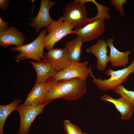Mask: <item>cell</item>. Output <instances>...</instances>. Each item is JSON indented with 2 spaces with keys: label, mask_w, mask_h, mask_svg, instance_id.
Instances as JSON below:
<instances>
[{
  "label": "cell",
  "mask_w": 134,
  "mask_h": 134,
  "mask_svg": "<svg viewBox=\"0 0 134 134\" xmlns=\"http://www.w3.org/2000/svg\"><path fill=\"white\" fill-rule=\"evenodd\" d=\"M47 87L46 82L35 83L27 95L23 104L25 105H38L42 103Z\"/></svg>",
  "instance_id": "2e32d148"
},
{
  "label": "cell",
  "mask_w": 134,
  "mask_h": 134,
  "mask_svg": "<svg viewBox=\"0 0 134 134\" xmlns=\"http://www.w3.org/2000/svg\"><path fill=\"white\" fill-rule=\"evenodd\" d=\"M56 4L55 1L41 0L37 14L32 18V21L28 25L32 28H35V31L37 33L40 31L42 28L47 27L54 21L50 16L49 10Z\"/></svg>",
  "instance_id": "ba28073f"
},
{
  "label": "cell",
  "mask_w": 134,
  "mask_h": 134,
  "mask_svg": "<svg viewBox=\"0 0 134 134\" xmlns=\"http://www.w3.org/2000/svg\"><path fill=\"white\" fill-rule=\"evenodd\" d=\"M49 102L38 105H19L17 108L20 120L19 128L16 134H28L31 126L36 117L43 112Z\"/></svg>",
  "instance_id": "8992f818"
},
{
  "label": "cell",
  "mask_w": 134,
  "mask_h": 134,
  "mask_svg": "<svg viewBox=\"0 0 134 134\" xmlns=\"http://www.w3.org/2000/svg\"><path fill=\"white\" fill-rule=\"evenodd\" d=\"M46 82L47 87L43 103L59 98L75 101L82 97L87 91L86 80L75 78L55 81L51 77Z\"/></svg>",
  "instance_id": "6da1fadb"
},
{
  "label": "cell",
  "mask_w": 134,
  "mask_h": 134,
  "mask_svg": "<svg viewBox=\"0 0 134 134\" xmlns=\"http://www.w3.org/2000/svg\"><path fill=\"white\" fill-rule=\"evenodd\" d=\"M45 60L58 71H61L70 64L67 51L64 48H53L44 55Z\"/></svg>",
  "instance_id": "30bf717a"
},
{
  "label": "cell",
  "mask_w": 134,
  "mask_h": 134,
  "mask_svg": "<svg viewBox=\"0 0 134 134\" xmlns=\"http://www.w3.org/2000/svg\"><path fill=\"white\" fill-rule=\"evenodd\" d=\"M107 46L106 41L105 40L99 39L96 43L86 50L87 53L93 54L97 58L96 67L100 71L105 69L107 63L109 62Z\"/></svg>",
  "instance_id": "8fae6325"
},
{
  "label": "cell",
  "mask_w": 134,
  "mask_h": 134,
  "mask_svg": "<svg viewBox=\"0 0 134 134\" xmlns=\"http://www.w3.org/2000/svg\"><path fill=\"white\" fill-rule=\"evenodd\" d=\"M73 26L65 20L63 16L54 21L47 27L46 34L44 40L45 47L49 51L54 48L55 44L66 35L74 33Z\"/></svg>",
  "instance_id": "277c9868"
},
{
  "label": "cell",
  "mask_w": 134,
  "mask_h": 134,
  "mask_svg": "<svg viewBox=\"0 0 134 134\" xmlns=\"http://www.w3.org/2000/svg\"><path fill=\"white\" fill-rule=\"evenodd\" d=\"M105 28L104 20L101 19L89 23L81 28L74 31V33L82 38L83 43L91 41L101 36Z\"/></svg>",
  "instance_id": "9c48e42d"
},
{
  "label": "cell",
  "mask_w": 134,
  "mask_h": 134,
  "mask_svg": "<svg viewBox=\"0 0 134 134\" xmlns=\"http://www.w3.org/2000/svg\"><path fill=\"white\" fill-rule=\"evenodd\" d=\"M82 134H87V133L85 132H83L82 133Z\"/></svg>",
  "instance_id": "d4e9b609"
},
{
  "label": "cell",
  "mask_w": 134,
  "mask_h": 134,
  "mask_svg": "<svg viewBox=\"0 0 134 134\" xmlns=\"http://www.w3.org/2000/svg\"><path fill=\"white\" fill-rule=\"evenodd\" d=\"M10 1L9 0H0V8L4 10L7 9L9 7V4Z\"/></svg>",
  "instance_id": "cb8c5ba5"
},
{
  "label": "cell",
  "mask_w": 134,
  "mask_h": 134,
  "mask_svg": "<svg viewBox=\"0 0 134 134\" xmlns=\"http://www.w3.org/2000/svg\"><path fill=\"white\" fill-rule=\"evenodd\" d=\"M82 1L85 3L88 2H92L95 5L97 9V13L95 17L89 18L88 23L98 19H103L109 20L110 19V17L108 13L110 10L109 8L100 4L93 0H82Z\"/></svg>",
  "instance_id": "d6986e66"
},
{
  "label": "cell",
  "mask_w": 134,
  "mask_h": 134,
  "mask_svg": "<svg viewBox=\"0 0 134 134\" xmlns=\"http://www.w3.org/2000/svg\"><path fill=\"white\" fill-rule=\"evenodd\" d=\"M9 23L7 21L4 22L0 17V33L7 31L8 29Z\"/></svg>",
  "instance_id": "603a6c76"
},
{
  "label": "cell",
  "mask_w": 134,
  "mask_h": 134,
  "mask_svg": "<svg viewBox=\"0 0 134 134\" xmlns=\"http://www.w3.org/2000/svg\"><path fill=\"white\" fill-rule=\"evenodd\" d=\"M64 129L66 134H82L81 129L69 120H66L63 122Z\"/></svg>",
  "instance_id": "44dd1931"
},
{
  "label": "cell",
  "mask_w": 134,
  "mask_h": 134,
  "mask_svg": "<svg viewBox=\"0 0 134 134\" xmlns=\"http://www.w3.org/2000/svg\"><path fill=\"white\" fill-rule=\"evenodd\" d=\"M100 99L103 101L112 103L120 114L121 120H127L131 118L134 107L123 97L115 99L108 95L104 94L101 96Z\"/></svg>",
  "instance_id": "4fadbf2b"
},
{
  "label": "cell",
  "mask_w": 134,
  "mask_h": 134,
  "mask_svg": "<svg viewBox=\"0 0 134 134\" xmlns=\"http://www.w3.org/2000/svg\"><path fill=\"white\" fill-rule=\"evenodd\" d=\"M88 62H71L69 65L63 70L58 71L52 78L54 80H69L75 78L86 80L90 75L91 67L87 66Z\"/></svg>",
  "instance_id": "52a82bcc"
},
{
  "label": "cell",
  "mask_w": 134,
  "mask_h": 134,
  "mask_svg": "<svg viewBox=\"0 0 134 134\" xmlns=\"http://www.w3.org/2000/svg\"><path fill=\"white\" fill-rule=\"evenodd\" d=\"M111 4L114 7L116 10L118 11L122 16L125 15L123 5H125L127 2L126 0H111L110 1Z\"/></svg>",
  "instance_id": "7402d4cb"
},
{
  "label": "cell",
  "mask_w": 134,
  "mask_h": 134,
  "mask_svg": "<svg viewBox=\"0 0 134 134\" xmlns=\"http://www.w3.org/2000/svg\"><path fill=\"white\" fill-rule=\"evenodd\" d=\"M45 29L41 31L38 36L30 43L22 46L10 48L11 51H17L18 54L14 58L17 62L24 59H31L39 62L45 59L43 50L45 48L44 40L46 35Z\"/></svg>",
  "instance_id": "3957f363"
},
{
  "label": "cell",
  "mask_w": 134,
  "mask_h": 134,
  "mask_svg": "<svg viewBox=\"0 0 134 134\" xmlns=\"http://www.w3.org/2000/svg\"><path fill=\"white\" fill-rule=\"evenodd\" d=\"M21 99H15L9 104L0 106V134H3L4 126L7 118L13 111L16 110Z\"/></svg>",
  "instance_id": "ac0fdd59"
},
{
  "label": "cell",
  "mask_w": 134,
  "mask_h": 134,
  "mask_svg": "<svg viewBox=\"0 0 134 134\" xmlns=\"http://www.w3.org/2000/svg\"><path fill=\"white\" fill-rule=\"evenodd\" d=\"M36 72L35 83L45 82L54 77L58 72L45 59L39 62L30 61Z\"/></svg>",
  "instance_id": "9a60e30c"
},
{
  "label": "cell",
  "mask_w": 134,
  "mask_h": 134,
  "mask_svg": "<svg viewBox=\"0 0 134 134\" xmlns=\"http://www.w3.org/2000/svg\"><path fill=\"white\" fill-rule=\"evenodd\" d=\"M117 93L124 98L134 107V91L127 89L122 85L114 90Z\"/></svg>",
  "instance_id": "ffe728a7"
},
{
  "label": "cell",
  "mask_w": 134,
  "mask_h": 134,
  "mask_svg": "<svg viewBox=\"0 0 134 134\" xmlns=\"http://www.w3.org/2000/svg\"><path fill=\"white\" fill-rule=\"evenodd\" d=\"M83 43L82 37L77 35L73 39L66 42L65 48L66 49L67 57L71 62H79L82 54L81 46Z\"/></svg>",
  "instance_id": "e0dca14e"
},
{
  "label": "cell",
  "mask_w": 134,
  "mask_h": 134,
  "mask_svg": "<svg viewBox=\"0 0 134 134\" xmlns=\"http://www.w3.org/2000/svg\"><path fill=\"white\" fill-rule=\"evenodd\" d=\"M114 39L109 38L106 41L107 46L110 48L109 62L113 67L125 66L129 63V56L131 52L129 51L122 52L118 50L114 46Z\"/></svg>",
  "instance_id": "5bb4252c"
},
{
  "label": "cell",
  "mask_w": 134,
  "mask_h": 134,
  "mask_svg": "<svg viewBox=\"0 0 134 134\" xmlns=\"http://www.w3.org/2000/svg\"><path fill=\"white\" fill-rule=\"evenodd\" d=\"M134 72V58L131 63L128 67L116 70L112 68L108 69L105 74L110 77L102 80L101 78H96L93 74L91 69L90 76L92 78V82L99 89L104 91L114 90L127 80L130 74Z\"/></svg>",
  "instance_id": "7a4b0ae2"
},
{
  "label": "cell",
  "mask_w": 134,
  "mask_h": 134,
  "mask_svg": "<svg viewBox=\"0 0 134 134\" xmlns=\"http://www.w3.org/2000/svg\"><path fill=\"white\" fill-rule=\"evenodd\" d=\"M63 14L64 19L71 24L75 30L81 28L88 23L86 6L78 0L66 4L63 9Z\"/></svg>",
  "instance_id": "5b68a950"
},
{
  "label": "cell",
  "mask_w": 134,
  "mask_h": 134,
  "mask_svg": "<svg viewBox=\"0 0 134 134\" xmlns=\"http://www.w3.org/2000/svg\"><path fill=\"white\" fill-rule=\"evenodd\" d=\"M25 38L16 27H12L5 32L0 33V45L4 48L15 45L17 47L22 46L25 43Z\"/></svg>",
  "instance_id": "7c38bea8"
}]
</instances>
